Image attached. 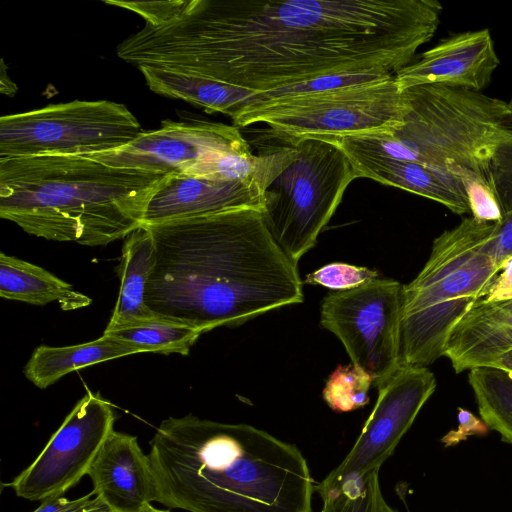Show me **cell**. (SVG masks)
I'll use <instances>...</instances> for the list:
<instances>
[{
    "instance_id": "obj_1",
    "label": "cell",
    "mask_w": 512,
    "mask_h": 512,
    "mask_svg": "<svg viewBox=\"0 0 512 512\" xmlns=\"http://www.w3.org/2000/svg\"><path fill=\"white\" fill-rule=\"evenodd\" d=\"M145 21L117 46L129 64L257 94L322 78L395 74L434 36L437 0L127 1Z\"/></svg>"
},
{
    "instance_id": "obj_2",
    "label": "cell",
    "mask_w": 512,
    "mask_h": 512,
    "mask_svg": "<svg viewBox=\"0 0 512 512\" xmlns=\"http://www.w3.org/2000/svg\"><path fill=\"white\" fill-rule=\"evenodd\" d=\"M143 225L154 246L145 305L155 318L204 334L303 301L297 265L271 236L261 210Z\"/></svg>"
},
{
    "instance_id": "obj_3",
    "label": "cell",
    "mask_w": 512,
    "mask_h": 512,
    "mask_svg": "<svg viewBox=\"0 0 512 512\" xmlns=\"http://www.w3.org/2000/svg\"><path fill=\"white\" fill-rule=\"evenodd\" d=\"M154 501L189 512H312L313 479L293 444L254 426L188 414L156 429Z\"/></svg>"
},
{
    "instance_id": "obj_4",
    "label": "cell",
    "mask_w": 512,
    "mask_h": 512,
    "mask_svg": "<svg viewBox=\"0 0 512 512\" xmlns=\"http://www.w3.org/2000/svg\"><path fill=\"white\" fill-rule=\"evenodd\" d=\"M165 175L84 155L0 158V217L46 240L107 245L143 225Z\"/></svg>"
},
{
    "instance_id": "obj_5",
    "label": "cell",
    "mask_w": 512,
    "mask_h": 512,
    "mask_svg": "<svg viewBox=\"0 0 512 512\" xmlns=\"http://www.w3.org/2000/svg\"><path fill=\"white\" fill-rule=\"evenodd\" d=\"M409 110L392 133L330 137L344 152L421 163L489 180L504 129L507 102L463 88L426 84L403 90Z\"/></svg>"
},
{
    "instance_id": "obj_6",
    "label": "cell",
    "mask_w": 512,
    "mask_h": 512,
    "mask_svg": "<svg viewBox=\"0 0 512 512\" xmlns=\"http://www.w3.org/2000/svg\"><path fill=\"white\" fill-rule=\"evenodd\" d=\"M494 223L465 217L432 243L419 274L403 285L400 364L444 356L449 334L499 272Z\"/></svg>"
},
{
    "instance_id": "obj_7",
    "label": "cell",
    "mask_w": 512,
    "mask_h": 512,
    "mask_svg": "<svg viewBox=\"0 0 512 512\" xmlns=\"http://www.w3.org/2000/svg\"><path fill=\"white\" fill-rule=\"evenodd\" d=\"M409 104L394 74L284 95L257 94L230 118L233 126L266 123L275 139L392 133Z\"/></svg>"
},
{
    "instance_id": "obj_8",
    "label": "cell",
    "mask_w": 512,
    "mask_h": 512,
    "mask_svg": "<svg viewBox=\"0 0 512 512\" xmlns=\"http://www.w3.org/2000/svg\"><path fill=\"white\" fill-rule=\"evenodd\" d=\"M276 140L291 143L297 153L265 190L261 213L275 242L298 265L358 177L347 154L330 137Z\"/></svg>"
},
{
    "instance_id": "obj_9",
    "label": "cell",
    "mask_w": 512,
    "mask_h": 512,
    "mask_svg": "<svg viewBox=\"0 0 512 512\" xmlns=\"http://www.w3.org/2000/svg\"><path fill=\"white\" fill-rule=\"evenodd\" d=\"M143 129L123 104L74 100L0 118V158L88 155L131 143Z\"/></svg>"
},
{
    "instance_id": "obj_10",
    "label": "cell",
    "mask_w": 512,
    "mask_h": 512,
    "mask_svg": "<svg viewBox=\"0 0 512 512\" xmlns=\"http://www.w3.org/2000/svg\"><path fill=\"white\" fill-rule=\"evenodd\" d=\"M403 285L377 278L357 288L329 293L320 324L343 344L352 364L379 388L400 364Z\"/></svg>"
},
{
    "instance_id": "obj_11",
    "label": "cell",
    "mask_w": 512,
    "mask_h": 512,
    "mask_svg": "<svg viewBox=\"0 0 512 512\" xmlns=\"http://www.w3.org/2000/svg\"><path fill=\"white\" fill-rule=\"evenodd\" d=\"M116 419L109 401L87 391L37 458L9 485L18 497L30 501L63 495L88 474Z\"/></svg>"
},
{
    "instance_id": "obj_12",
    "label": "cell",
    "mask_w": 512,
    "mask_h": 512,
    "mask_svg": "<svg viewBox=\"0 0 512 512\" xmlns=\"http://www.w3.org/2000/svg\"><path fill=\"white\" fill-rule=\"evenodd\" d=\"M434 374L425 366L401 365L378 388L375 406L342 462L314 490L319 494L379 470L413 424L436 389Z\"/></svg>"
},
{
    "instance_id": "obj_13",
    "label": "cell",
    "mask_w": 512,
    "mask_h": 512,
    "mask_svg": "<svg viewBox=\"0 0 512 512\" xmlns=\"http://www.w3.org/2000/svg\"><path fill=\"white\" fill-rule=\"evenodd\" d=\"M229 153H252L239 128L218 122L164 120L126 146L84 155L109 166L182 173Z\"/></svg>"
},
{
    "instance_id": "obj_14",
    "label": "cell",
    "mask_w": 512,
    "mask_h": 512,
    "mask_svg": "<svg viewBox=\"0 0 512 512\" xmlns=\"http://www.w3.org/2000/svg\"><path fill=\"white\" fill-rule=\"evenodd\" d=\"M499 64L490 31L481 29L442 39L394 75L401 91L419 85L442 84L481 92Z\"/></svg>"
},
{
    "instance_id": "obj_15",
    "label": "cell",
    "mask_w": 512,
    "mask_h": 512,
    "mask_svg": "<svg viewBox=\"0 0 512 512\" xmlns=\"http://www.w3.org/2000/svg\"><path fill=\"white\" fill-rule=\"evenodd\" d=\"M264 190L254 180H223L168 173L149 200L143 224L212 215L235 209H263Z\"/></svg>"
},
{
    "instance_id": "obj_16",
    "label": "cell",
    "mask_w": 512,
    "mask_h": 512,
    "mask_svg": "<svg viewBox=\"0 0 512 512\" xmlns=\"http://www.w3.org/2000/svg\"><path fill=\"white\" fill-rule=\"evenodd\" d=\"M87 475L94 495L113 512H144L154 501L150 458L133 435L114 430Z\"/></svg>"
},
{
    "instance_id": "obj_17",
    "label": "cell",
    "mask_w": 512,
    "mask_h": 512,
    "mask_svg": "<svg viewBox=\"0 0 512 512\" xmlns=\"http://www.w3.org/2000/svg\"><path fill=\"white\" fill-rule=\"evenodd\" d=\"M512 350V300L475 304L453 327L444 356L456 373L491 368Z\"/></svg>"
},
{
    "instance_id": "obj_18",
    "label": "cell",
    "mask_w": 512,
    "mask_h": 512,
    "mask_svg": "<svg viewBox=\"0 0 512 512\" xmlns=\"http://www.w3.org/2000/svg\"><path fill=\"white\" fill-rule=\"evenodd\" d=\"M358 178L364 177L429 198L457 215L470 213L462 178L421 163L345 152Z\"/></svg>"
},
{
    "instance_id": "obj_19",
    "label": "cell",
    "mask_w": 512,
    "mask_h": 512,
    "mask_svg": "<svg viewBox=\"0 0 512 512\" xmlns=\"http://www.w3.org/2000/svg\"><path fill=\"white\" fill-rule=\"evenodd\" d=\"M153 263L152 236L142 225L124 240L116 268L120 280L118 298L104 332L155 318L145 305V289Z\"/></svg>"
},
{
    "instance_id": "obj_20",
    "label": "cell",
    "mask_w": 512,
    "mask_h": 512,
    "mask_svg": "<svg viewBox=\"0 0 512 512\" xmlns=\"http://www.w3.org/2000/svg\"><path fill=\"white\" fill-rule=\"evenodd\" d=\"M137 353H142L139 347L103 334L83 344L41 345L33 351L23 373L35 386L45 389L73 371Z\"/></svg>"
},
{
    "instance_id": "obj_21",
    "label": "cell",
    "mask_w": 512,
    "mask_h": 512,
    "mask_svg": "<svg viewBox=\"0 0 512 512\" xmlns=\"http://www.w3.org/2000/svg\"><path fill=\"white\" fill-rule=\"evenodd\" d=\"M0 296L38 306L57 302L64 311L92 303L90 297L46 269L4 252L0 254Z\"/></svg>"
},
{
    "instance_id": "obj_22",
    "label": "cell",
    "mask_w": 512,
    "mask_h": 512,
    "mask_svg": "<svg viewBox=\"0 0 512 512\" xmlns=\"http://www.w3.org/2000/svg\"><path fill=\"white\" fill-rule=\"evenodd\" d=\"M138 69L151 91L201 106L208 113L217 112L231 117L255 94L196 75L149 66H141Z\"/></svg>"
},
{
    "instance_id": "obj_23",
    "label": "cell",
    "mask_w": 512,
    "mask_h": 512,
    "mask_svg": "<svg viewBox=\"0 0 512 512\" xmlns=\"http://www.w3.org/2000/svg\"><path fill=\"white\" fill-rule=\"evenodd\" d=\"M479 414L490 430L512 445V376L493 368H475L468 373Z\"/></svg>"
},
{
    "instance_id": "obj_24",
    "label": "cell",
    "mask_w": 512,
    "mask_h": 512,
    "mask_svg": "<svg viewBox=\"0 0 512 512\" xmlns=\"http://www.w3.org/2000/svg\"><path fill=\"white\" fill-rule=\"evenodd\" d=\"M103 334L133 344L142 352L186 356L203 332L185 324L153 318Z\"/></svg>"
},
{
    "instance_id": "obj_25",
    "label": "cell",
    "mask_w": 512,
    "mask_h": 512,
    "mask_svg": "<svg viewBox=\"0 0 512 512\" xmlns=\"http://www.w3.org/2000/svg\"><path fill=\"white\" fill-rule=\"evenodd\" d=\"M373 378L359 366H338L329 376L323 389V398L336 412L359 409L369 402L368 391Z\"/></svg>"
},
{
    "instance_id": "obj_26",
    "label": "cell",
    "mask_w": 512,
    "mask_h": 512,
    "mask_svg": "<svg viewBox=\"0 0 512 512\" xmlns=\"http://www.w3.org/2000/svg\"><path fill=\"white\" fill-rule=\"evenodd\" d=\"M382 494L379 470L362 478L345 482L340 488L320 495V512H376Z\"/></svg>"
},
{
    "instance_id": "obj_27",
    "label": "cell",
    "mask_w": 512,
    "mask_h": 512,
    "mask_svg": "<svg viewBox=\"0 0 512 512\" xmlns=\"http://www.w3.org/2000/svg\"><path fill=\"white\" fill-rule=\"evenodd\" d=\"M379 278L376 270L342 262H333L308 274L304 280L311 285H321L335 291L357 288Z\"/></svg>"
},
{
    "instance_id": "obj_28",
    "label": "cell",
    "mask_w": 512,
    "mask_h": 512,
    "mask_svg": "<svg viewBox=\"0 0 512 512\" xmlns=\"http://www.w3.org/2000/svg\"><path fill=\"white\" fill-rule=\"evenodd\" d=\"M458 427L456 430H451L442 439L441 442L447 446H454L461 441H465L472 435H484L488 433L490 428L482 420L470 411L459 407L458 409Z\"/></svg>"
},
{
    "instance_id": "obj_29",
    "label": "cell",
    "mask_w": 512,
    "mask_h": 512,
    "mask_svg": "<svg viewBox=\"0 0 512 512\" xmlns=\"http://www.w3.org/2000/svg\"><path fill=\"white\" fill-rule=\"evenodd\" d=\"M506 300H512V256L506 260L475 304H489Z\"/></svg>"
},
{
    "instance_id": "obj_30",
    "label": "cell",
    "mask_w": 512,
    "mask_h": 512,
    "mask_svg": "<svg viewBox=\"0 0 512 512\" xmlns=\"http://www.w3.org/2000/svg\"><path fill=\"white\" fill-rule=\"evenodd\" d=\"M92 495H94V493L90 492L87 495L73 500L62 496L50 498L44 500L33 512H84L103 502L96 496L91 498Z\"/></svg>"
},
{
    "instance_id": "obj_31",
    "label": "cell",
    "mask_w": 512,
    "mask_h": 512,
    "mask_svg": "<svg viewBox=\"0 0 512 512\" xmlns=\"http://www.w3.org/2000/svg\"><path fill=\"white\" fill-rule=\"evenodd\" d=\"M6 69L4 59H2L0 69V92L1 94L12 97L17 92V85L9 78Z\"/></svg>"
},
{
    "instance_id": "obj_32",
    "label": "cell",
    "mask_w": 512,
    "mask_h": 512,
    "mask_svg": "<svg viewBox=\"0 0 512 512\" xmlns=\"http://www.w3.org/2000/svg\"><path fill=\"white\" fill-rule=\"evenodd\" d=\"M493 369L504 371L512 376V350L502 355L493 365Z\"/></svg>"
},
{
    "instance_id": "obj_33",
    "label": "cell",
    "mask_w": 512,
    "mask_h": 512,
    "mask_svg": "<svg viewBox=\"0 0 512 512\" xmlns=\"http://www.w3.org/2000/svg\"><path fill=\"white\" fill-rule=\"evenodd\" d=\"M503 125H504L505 131L508 134L512 135V95H511L510 101L507 102V109H506V114L504 117Z\"/></svg>"
},
{
    "instance_id": "obj_34",
    "label": "cell",
    "mask_w": 512,
    "mask_h": 512,
    "mask_svg": "<svg viewBox=\"0 0 512 512\" xmlns=\"http://www.w3.org/2000/svg\"><path fill=\"white\" fill-rule=\"evenodd\" d=\"M376 512H399V511L395 510L391 506H389L386 503V501L384 500L383 495L381 494L378 499Z\"/></svg>"
},
{
    "instance_id": "obj_35",
    "label": "cell",
    "mask_w": 512,
    "mask_h": 512,
    "mask_svg": "<svg viewBox=\"0 0 512 512\" xmlns=\"http://www.w3.org/2000/svg\"><path fill=\"white\" fill-rule=\"evenodd\" d=\"M84 512H113L104 502Z\"/></svg>"
},
{
    "instance_id": "obj_36",
    "label": "cell",
    "mask_w": 512,
    "mask_h": 512,
    "mask_svg": "<svg viewBox=\"0 0 512 512\" xmlns=\"http://www.w3.org/2000/svg\"><path fill=\"white\" fill-rule=\"evenodd\" d=\"M144 512H170L168 510H160V509H157L155 508L154 506H152V504H150L145 510Z\"/></svg>"
}]
</instances>
